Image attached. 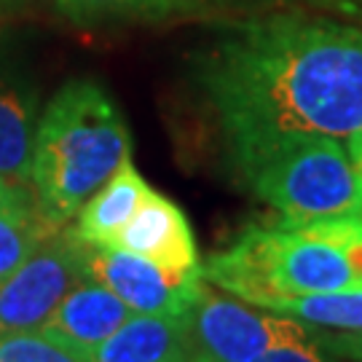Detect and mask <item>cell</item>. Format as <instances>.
<instances>
[{
	"label": "cell",
	"instance_id": "cell-1",
	"mask_svg": "<svg viewBox=\"0 0 362 362\" xmlns=\"http://www.w3.org/2000/svg\"><path fill=\"white\" fill-rule=\"evenodd\" d=\"M194 73L226 151L362 129V25L282 8L233 16L196 54Z\"/></svg>",
	"mask_w": 362,
	"mask_h": 362
},
{
	"label": "cell",
	"instance_id": "cell-2",
	"mask_svg": "<svg viewBox=\"0 0 362 362\" xmlns=\"http://www.w3.org/2000/svg\"><path fill=\"white\" fill-rule=\"evenodd\" d=\"M132 158V134L103 83L73 78L35 124L30 188L35 207L62 228Z\"/></svg>",
	"mask_w": 362,
	"mask_h": 362
},
{
	"label": "cell",
	"instance_id": "cell-3",
	"mask_svg": "<svg viewBox=\"0 0 362 362\" xmlns=\"http://www.w3.org/2000/svg\"><path fill=\"white\" fill-rule=\"evenodd\" d=\"M233 172L282 226L362 212V172L330 134H274L228 151Z\"/></svg>",
	"mask_w": 362,
	"mask_h": 362
},
{
	"label": "cell",
	"instance_id": "cell-4",
	"mask_svg": "<svg viewBox=\"0 0 362 362\" xmlns=\"http://www.w3.org/2000/svg\"><path fill=\"white\" fill-rule=\"evenodd\" d=\"M202 276L260 309L282 298L362 287L360 272L341 247L282 223L245 228L202 263Z\"/></svg>",
	"mask_w": 362,
	"mask_h": 362
},
{
	"label": "cell",
	"instance_id": "cell-5",
	"mask_svg": "<svg viewBox=\"0 0 362 362\" xmlns=\"http://www.w3.org/2000/svg\"><path fill=\"white\" fill-rule=\"evenodd\" d=\"M86 250L70 228H57L0 282V336L35 333L59 300L83 282Z\"/></svg>",
	"mask_w": 362,
	"mask_h": 362
},
{
	"label": "cell",
	"instance_id": "cell-6",
	"mask_svg": "<svg viewBox=\"0 0 362 362\" xmlns=\"http://www.w3.org/2000/svg\"><path fill=\"white\" fill-rule=\"evenodd\" d=\"M188 333L191 351H202L215 362H247L276 344L311 338L303 322L258 306L252 309L242 298L220 296L207 282L188 309Z\"/></svg>",
	"mask_w": 362,
	"mask_h": 362
},
{
	"label": "cell",
	"instance_id": "cell-7",
	"mask_svg": "<svg viewBox=\"0 0 362 362\" xmlns=\"http://www.w3.org/2000/svg\"><path fill=\"white\" fill-rule=\"evenodd\" d=\"M86 272L118 296L132 314H188L204 287V276H177L118 247H89Z\"/></svg>",
	"mask_w": 362,
	"mask_h": 362
},
{
	"label": "cell",
	"instance_id": "cell-8",
	"mask_svg": "<svg viewBox=\"0 0 362 362\" xmlns=\"http://www.w3.org/2000/svg\"><path fill=\"white\" fill-rule=\"evenodd\" d=\"M113 247L140 255L177 276L202 274V260L185 212L172 199L156 194L153 188L121 228Z\"/></svg>",
	"mask_w": 362,
	"mask_h": 362
},
{
	"label": "cell",
	"instance_id": "cell-9",
	"mask_svg": "<svg viewBox=\"0 0 362 362\" xmlns=\"http://www.w3.org/2000/svg\"><path fill=\"white\" fill-rule=\"evenodd\" d=\"M132 317V309L100 282L86 276L67 293L38 333L70 349L81 360L110 338Z\"/></svg>",
	"mask_w": 362,
	"mask_h": 362
},
{
	"label": "cell",
	"instance_id": "cell-10",
	"mask_svg": "<svg viewBox=\"0 0 362 362\" xmlns=\"http://www.w3.org/2000/svg\"><path fill=\"white\" fill-rule=\"evenodd\" d=\"M86 362H191L188 314H132Z\"/></svg>",
	"mask_w": 362,
	"mask_h": 362
},
{
	"label": "cell",
	"instance_id": "cell-11",
	"mask_svg": "<svg viewBox=\"0 0 362 362\" xmlns=\"http://www.w3.org/2000/svg\"><path fill=\"white\" fill-rule=\"evenodd\" d=\"M148 194L151 185L143 180L129 158L97 194L86 199V204L76 212V226H70V231L86 247H113L121 228L140 209Z\"/></svg>",
	"mask_w": 362,
	"mask_h": 362
},
{
	"label": "cell",
	"instance_id": "cell-12",
	"mask_svg": "<svg viewBox=\"0 0 362 362\" xmlns=\"http://www.w3.org/2000/svg\"><path fill=\"white\" fill-rule=\"evenodd\" d=\"M33 143H35L33 100L0 65V177L27 191H33L30 188Z\"/></svg>",
	"mask_w": 362,
	"mask_h": 362
},
{
	"label": "cell",
	"instance_id": "cell-13",
	"mask_svg": "<svg viewBox=\"0 0 362 362\" xmlns=\"http://www.w3.org/2000/svg\"><path fill=\"white\" fill-rule=\"evenodd\" d=\"M269 311L285 314L290 320H298L311 327L354 333V330H362V287L282 298Z\"/></svg>",
	"mask_w": 362,
	"mask_h": 362
},
{
	"label": "cell",
	"instance_id": "cell-14",
	"mask_svg": "<svg viewBox=\"0 0 362 362\" xmlns=\"http://www.w3.org/2000/svg\"><path fill=\"white\" fill-rule=\"evenodd\" d=\"M76 25H103L116 19H175L202 16L191 0H54Z\"/></svg>",
	"mask_w": 362,
	"mask_h": 362
},
{
	"label": "cell",
	"instance_id": "cell-15",
	"mask_svg": "<svg viewBox=\"0 0 362 362\" xmlns=\"http://www.w3.org/2000/svg\"><path fill=\"white\" fill-rule=\"evenodd\" d=\"M52 231H57V226L43 220L38 207L0 209V282Z\"/></svg>",
	"mask_w": 362,
	"mask_h": 362
},
{
	"label": "cell",
	"instance_id": "cell-16",
	"mask_svg": "<svg viewBox=\"0 0 362 362\" xmlns=\"http://www.w3.org/2000/svg\"><path fill=\"white\" fill-rule=\"evenodd\" d=\"M0 362H86L43 333H6L0 336Z\"/></svg>",
	"mask_w": 362,
	"mask_h": 362
},
{
	"label": "cell",
	"instance_id": "cell-17",
	"mask_svg": "<svg viewBox=\"0 0 362 362\" xmlns=\"http://www.w3.org/2000/svg\"><path fill=\"white\" fill-rule=\"evenodd\" d=\"M247 362H327V360H325V349L314 338H303V341L276 344V346L260 351L258 357H252V360Z\"/></svg>",
	"mask_w": 362,
	"mask_h": 362
},
{
	"label": "cell",
	"instance_id": "cell-18",
	"mask_svg": "<svg viewBox=\"0 0 362 362\" xmlns=\"http://www.w3.org/2000/svg\"><path fill=\"white\" fill-rule=\"evenodd\" d=\"M202 13H231V16H247V13H263L282 8L290 0H191Z\"/></svg>",
	"mask_w": 362,
	"mask_h": 362
},
{
	"label": "cell",
	"instance_id": "cell-19",
	"mask_svg": "<svg viewBox=\"0 0 362 362\" xmlns=\"http://www.w3.org/2000/svg\"><path fill=\"white\" fill-rule=\"evenodd\" d=\"M314 341L333 357L362 362V330H354V333H341V330L338 333H320Z\"/></svg>",
	"mask_w": 362,
	"mask_h": 362
},
{
	"label": "cell",
	"instance_id": "cell-20",
	"mask_svg": "<svg viewBox=\"0 0 362 362\" xmlns=\"http://www.w3.org/2000/svg\"><path fill=\"white\" fill-rule=\"evenodd\" d=\"M35 207V196L27 188H19L0 177V209H33Z\"/></svg>",
	"mask_w": 362,
	"mask_h": 362
},
{
	"label": "cell",
	"instance_id": "cell-21",
	"mask_svg": "<svg viewBox=\"0 0 362 362\" xmlns=\"http://www.w3.org/2000/svg\"><path fill=\"white\" fill-rule=\"evenodd\" d=\"M311 3L325 8V11L336 13L341 19L362 22V0H311Z\"/></svg>",
	"mask_w": 362,
	"mask_h": 362
},
{
	"label": "cell",
	"instance_id": "cell-22",
	"mask_svg": "<svg viewBox=\"0 0 362 362\" xmlns=\"http://www.w3.org/2000/svg\"><path fill=\"white\" fill-rule=\"evenodd\" d=\"M346 140H349V143H346V153H349L351 164L362 172V129H357L354 134H349Z\"/></svg>",
	"mask_w": 362,
	"mask_h": 362
},
{
	"label": "cell",
	"instance_id": "cell-23",
	"mask_svg": "<svg viewBox=\"0 0 362 362\" xmlns=\"http://www.w3.org/2000/svg\"><path fill=\"white\" fill-rule=\"evenodd\" d=\"M191 362H215V360L207 357V354H202V351H191Z\"/></svg>",
	"mask_w": 362,
	"mask_h": 362
},
{
	"label": "cell",
	"instance_id": "cell-24",
	"mask_svg": "<svg viewBox=\"0 0 362 362\" xmlns=\"http://www.w3.org/2000/svg\"><path fill=\"white\" fill-rule=\"evenodd\" d=\"M19 3H25V0H0V11H8V8L19 6Z\"/></svg>",
	"mask_w": 362,
	"mask_h": 362
},
{
	"label": "cell",
	"instance_id": "cell-25",
	"mask_svg": "<svg viewBox=\"0 0 362 362\" xmlns=\"http://www.w3.org/2000/svg\"><path fill=\"white\" fill-rule=\"evenodd\" d=\"M360 215H362V212H360Z\"/></svg>",
	"mask_w": 362,
	"mask_h": 362
}]
</instances>
